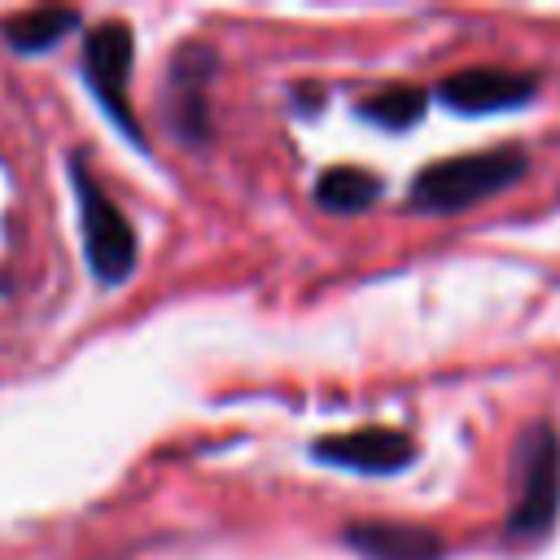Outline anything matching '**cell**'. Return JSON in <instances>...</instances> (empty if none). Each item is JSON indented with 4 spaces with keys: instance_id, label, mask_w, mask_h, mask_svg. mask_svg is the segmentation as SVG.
<instances>
[{
    "instance_id": "obj_7",
    "label": "cell",
    "mask_w": 560,
    "mask_h": 560,
    "mask_svg": "<svg viewBox=\"0 0 560 560\" xmlns=\"http://www.w3.org/2000/svg\"><path fill=\"white\" fill-rule=\"evenodd\" d=\"M538 92L534 74L521 70H499V66H472V70H455L451 79L438 83V101L455 114H503L525 105Z\"/></svg>"
},
{
    "instance_id": "obj_10",
    "label": "cell",
    "mask_w": 560,
    "mask_h": 560,
    "mask_svg": "<svg viewBox=\"0 0 560 560\" xmlns=\"http://www.w3.org/2000/svg\"><path fill=\"white\" fill-rule=\"evenodd\" d=\"M381 197V179L363 166H328L315 184V201L332 214H354Z\"/></svg>"
},
{
    "instance_id": "obj_8",
    "label": "cell",
    "mask_w": 560,
    "mask_h": 560,
    "mask_svg": "<svg viewBox=\"0 0 560 560\" xmlns=\"http://www.w3.org/2000/svg\"><path fill=\"white\" fill-rule=\"evenodd\" d=\"M341 542L363 560H442V538L407 521H350Z\"/></svg>"
},
{
    "instance_id": "obj_6",
    "label": "cell",
    "mask_w": 560,
    "mask_h": 560,
    "mask_svg": "<svg viewBox=\"0 0 560 560\" xmlns=\"http://www.w3.org/2000/svg\"><path fill=\"white\" fill-rule=\"evenodd\" d=\"M214 79V52L206 44H184L171 57L166 74V122L184 144H206L210 136V88Z\"/></svg>"
},
{
    "instance_id": "obj_1",
    "label": "cell",
    "mask_w": 560,
    "mask_h": 560,
    "mask_svg": "<svg viewBox=\"0 0 560 560\" xmlns=\"http://www.w3.org/2000/svg\"><path fill=\"white\" fill-rule=\"evenodd\" d=\"M70 188H74V206H79V232H83L88 271L101 284H122L136 271V258H140V241H136L131 219L92 179V171H88V162L79 153L70 158Z\"/></svg>"
},
{
    "instance_id": "obj_4",
    "label": "cell",
    "mask_w": 560,
    "mask_h": 560,
    "mask_svg": "<svg viewBox=\"0 0 560 560\" xmlns=\"http://www.w3.org/2000/svg\"><path fill=\"white\" fill-rule=\"evenodd\" d=\"M131 61H136V39L127 22H96L83 35V79L92 96L114 118V127L127 131L131 144H144L136 109H131Z\"/></svg>"
},
{
    "instance_id": "obj_3",
    "label": "cell",
    "mask_w": 560,
    "mask_h": 560,
    "mask_svg": "<svg viewBox=\"0 0 560 560\" xmlns=\"http://www.w3.org/2000/svg\"><path fill=\"white\" fill-rule=\"evenodd\" d=\"M521 481L508 512V538H542L560 512V438L551 424H534L521 438Z\"/></svg>"
},
{
    "instance_id": "obj_2",
    "label": "cell",
    "mask_w": 560,
    "mask_h": 560,
    "mask_svg": "<svg viewBox=\"0 0 560 560\" xmlns=\"http://www.w3.org/2000/svg\"><path fill=\"white\" fill-rule=\"evenodd\" d=\"M525 175V153L521 149H486V153H464V158H442L411 179V206L446 214L464 210L472 201H486L503 188H512Z\"/></svg>"
},
{
    "instance_id": "obj_9",
    "label": "cell",
    "mask_w": 560,
    "mask_h": 560,
    "mask_svg": "<svg viewBox=\"0 0 560 560\" xmlns=\"http://www.w3.org/2000/svg\"><path fill=\"white\" fill-rule=\"evenodd\" d=\"M79 22H83L79 9L44 4V9H22V13L0 18V35H4V44H9L13 52L35 57V52H48L52 44H61Z\"/></svg>"
},
{
    "instance_id": "obj_5",
    "label": "cell",
    "mask_w": 560,
    "mask_h": 560,
    "mask_svg": "<svg viewBox=\"0 0 560 560\" xmlns=\"http://www.w3.org/2000/svg\"><path fill=\"white\" fill-rule=\"evenodd\" d=\"M311 459L346 468V472H363V477H389L402 472L416 459V446L402 429H385V424H363L350 433H328L311 442Z\"/></svg>"
},
{
    "instance_id": "obj_11",
    "label": "cell",
    "mask_w": 560,
    "mask_h": 560,
    "mask_svg": "<svg viewBox=\"0 0 560 560\" xmlns=\"http://www.w3.org/2000/svg\"><path fill=\"white\" fill-rule=\"evenodd\" d=\"M424 105H429V96H424L420 88H407V83H398V88H385V92L368 96V101L359 105V114H363L368 122L385 127V131H402V127L420 122Z\"/></svg>"
}]
</instances>
